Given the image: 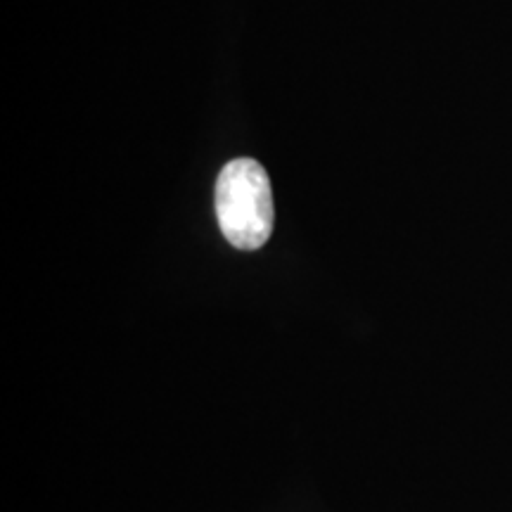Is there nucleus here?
I'll list each match as a JSON object with an SVG mask.
<instances>
[{"label":"nucleus","mask_w":512,"mask_h":512,"mask_svg":"<svg viewBox=\"0 0 512 512\" xmlns=\"http://www.w3.org/2000/svg\"><path fill=\"white\" fill-rule=\"evenodd\" d=\"M216 219L233 247L252 252L266 245L275 209L264 166L254 159H233L223 166L216 181Z\"/></svg>","instance_id":"obj_1"}]
</instances>
